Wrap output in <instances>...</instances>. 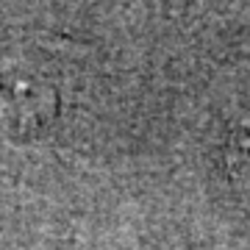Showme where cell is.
Wrapping results in <instances>:
<instances>
[{"instance_id": "cell-1", "label": "cell", "mask_w": 250, "mask_h": 250, "mask_svg": "<svg viewBox=\"0 0 250 250\" xmlns=\"http://www.w3.org/2000/svg\"><path fill=\"white\" fill-rule=\"evenodd\" d=\"M50 83L20 70H0V136H31L56 117Z\"/></svg>"}, {"instance_id": "cell-2", "label": "cell", "mask_w": 250, "mask_h": 250, "mask_svg": "<svg viewBox=\"0 0 250 250\" xmlns=\"http://www.w3.org/2000/svg\"><path fill=\"white\" fill-rule=\"evenodd\" d=\"M225 161L231 181L250 195V125H236L225 145Z\"/></svg>"}]
</instances>
